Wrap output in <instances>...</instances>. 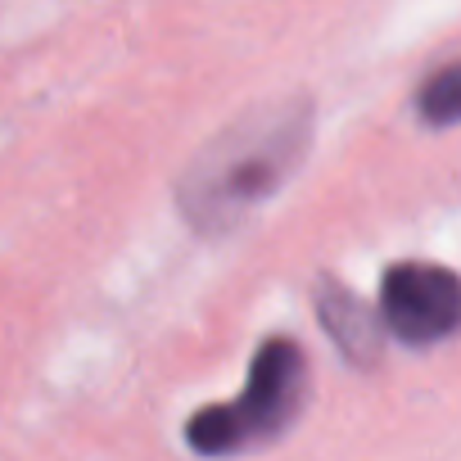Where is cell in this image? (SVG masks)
<instances>
[{"label": "cell", "mask_w": 461, "mask_h": 461, "mask_svg": "<svg viewBox=\"0 0 461 461\" xmlns=\"http://www.w3.org/2000/svg\"><path fill=\"white\" fill-rule=\"evenodd\" d=\"M308 393V366L303 353L285 339H272L249 371V384L236 402H217L203 407L190 420V447L203 456H230V452H245L258 447L267 438H276L281 429H290V420L299 416Z\"/></svg>", "instance_id": "cell-1"}, {"label": "cell", "mask_w": 461, "mask_h": 461, "mask_svg": "<svg viewBox=\"0 0 461 461\" xmlns=\"http://www.w3.org/2000/svg\"><path fill=\"white\" fill-rule=\"evenodd\" d=\"M380 321L402 344H438L461 330V281L434 263H398L380 285Z\"/></svg>", "instance_id": "cell-2"}, {"label": "cell", "mask_w": 461, "mask_h": 461, "mask_svg": "<svg viewBox=\"0 0 461 461\" xmlns=\"http://www.w3.org/2000/svg\"><path fill=\"white\" fill-rule=\"evenodd\" d=\"M294 140H303V131H290V122H281L263 136H249V145H217V154L208 149L212 172H199L203 199H194V203H212V212H217L226 203L258 199L263 190H272L285 176V163H290L285 149Z\"/></svg>", "instance_id": "cell-3"}, {"label": "cell", "mask_w": 461, "mask_h": 461, "mask_svg": "<svg viewBox=\"0 0 461 461\" xmlns=\"http://www.w3.org/2000/svg\"><path fill=\"white\" fill-rule=\"evenodd\" d=\"M420 113L434 127H452L461 122V64H447L443 73H434L420 91Z\"/></svg>", "instance_id": "cell-4"}]
</instances>
